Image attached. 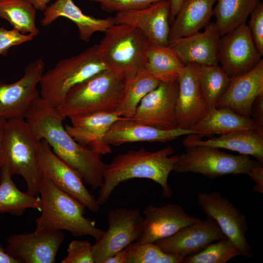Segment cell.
<instances>
[{
	"label": "cell",
	"mask_w": 263,
	"mask_h": 263,
	"mask_svg": "<svg viewBox=\"0 0 263 263\" xmlns=\"http://www.w3.org/2000/svg\"><path fill=\"white\" fill-rule=\"evenodd\" d=\"M30 2L36 10L44 12L48 7L47 4L51 0H25Z\"/></svg>",
	"instance_id": "obj_45"
},
{
	"label": "cell",
	"mask_w": 263,
	"mask_h": 263,
	"mask_svg": "<svg viewBox=\"0 0 263 263\" xmlns=\"http://www.w3.org/2000/svg\"><path fill=\"white\" fill-rule=\"evenodd\" d=\"M0 263H20L19 261L7 253L0 244Z\"/></svg>",
	"instance_id": "obj_44"
},
{
	"label": "cell",
	"mask_w": 263,
	"mask_h": 263,
	"mask_svg": "<svg viewBox=\"0 0 263 263\" xmlns=\"http://www.w3.org/2000/svg\"><path fill=\"white\" fill-rule=\"evenodd\" d=\"M5 120L0 118V166L1 165V147Z\"/></svg>",
	"instance_id": "obj_46"
},
{
	"label": "cell",
	"mask_w": 263,
	"mask_h": 263,
	"mask_svg": "<svg viewBox=\"0 0 263 263\" xmlns=\"http://www.w3.org/2000/svg\"><path fill=\"white\" fill-rule=\"evenodd\" d=\"M98 53L110 69L127 79L144 66L150 43L139 29L125 24H113L105 32Z\"/></svg>",
	"instance_id": "obj_7"
},
{
	"label": "cell",
	"mask_w": 263,
	"mask_h": 263,
	"mask_svg": "<svg viewBox=\"0 0 263 263\" xmlns=\"http://www.w3.org/2000/svg\"><path fill=\"white\" fill-rule=\"evenodd\" d=\"M42 205L41 215L36 220L37 233L66 230L74 237L88 235L95 241L105 230L95 226V221L84 216L85 206L58 188L47 177L41 178L39 186Z\"/></svg>",
	"instance_id": "obj_3"
},
{
	"label": "cell",
	"mask_w": 263,
	"mask_h": 263,
	"mask_svg": "<svg viewBox=\"0 0 263 263\" xmlns=\"http://www.w3.org/2000/svg\"><path fill=\"white\" fill-rule=\"evenodd\" d=\"M216 0H184L170 27L169 42L199 32L213 16Z\"/></svg>",
	"instance_id": "obj_25"
},
{
	"label": "cell",
	"mask_w": 263,
	"mask_h": 263,
	"mask_svg": "<svg viewBox=\"0 0 263 263\" xmlns=\"http://www.w3.org/2000/svg\"><path fill=\"white\" fill-rule=\"evenodd\" d=\"M174 149L170 145L156 151L144 148L130 150L116 156L107 164L103 182L96 199L99 205L106 204L113 190L122 182L134 178L153 181L161 187L163 195L172 194L168 183L169 173L178 155H173Z\"/></svg>",
	"instance_id": "obj_2"
},
{
	"label": "cell",
	"mask_w": 263,
	"mask_h": 263,
	"mask_svg": "<svg viewBox=\"0 0 263 263\" xmlns=\"http://www.w3.org/2000/svg\"><path fill=\"white\" fill-rule=\"evenodd\" d=\"M251 116L254 132L263 138V94L255 99L251 108Z\"/></svg>",
	"instance_id": "obj_40"
},
{
	"label": "cell",
	"mask_w": 263,
	"mask_h": 263,
	"mask_svg": "<svg viewBox=\"0 0 263 263\" xmlns=\"http://www.w3.org/2000/svg\"><path fill=\"white\" fill-rule=\"evenodd\" d=\"M178 80L160 82L138 105L132 119L140 123L163 130L178 128L176 104Z\"/></svg>",
	"instance_id": "obj_13"
},
{
	"label": "cell",
	"mask_w": 263,
	"mask_h": 263,
	"mask_svg": "<svg viewBox=\"0 0 263 263\" xmlns=\"http://www.w3.org/2000/svg\"><path fill=\"white\" fill-rule=\"evenodd\" d=\"M261 94H263V59L247 72L231 77L228 88L215 107L228 108L240 115L250 117L253 103Z\"/></svg>",
	"instance_id": "obj_22"
},
{
	"label": "cell",
	"mask_w": 263,
	"mask_h": 263,
	"mask_svg": "<svg viewBox=\"0 0 263 263\" xmlns=\"http://www.w3.org/2000/svg\"><path fill=\"white\" fill-rule=\"evenodd\" d=\"M247 25L251 36L259 53L263 55V3L260 2L250 14Z\"/></svg>",
	"instance_id": "obj_38"
},
{
	"label": "cell",
	"mask_w": 263,
	"mask_h": 263,
	"mask_svg": "<svg viewBox=\"0 0 263 263\" xmlns=\"http://www.w3.org/2000/svg\"><path fill=\"white\" fill-rule=\"evenodd\" d=\"M143 66L159 82H167L177 80L185 65L168 45H157L150 43Z\"/></svg>",
	"instance_id": "obj_28"
},
{
	"label": "cell",
	"mask_w": 263,
	"mask_h": 263,
	"mask_svg": "<svg viewBox=\"0 0 263 263\" xmlns=\"http://www.w3.org/2000/svg\"><path fill=\"white\" fill-rule=\"evenodd\" d=\"M60 17L66 18L77 26L79 38L88 42L95 32H105L114 24L113 17L96 18L83 13L73 0H56L48 6L40 21L42 26H47Z\"/></svg>",
	"instance_id": "obj_24"
},
{
	"label": "cell",
	"mask_w": 263,
	"mask_h": 263,
	"mask_svg": "<svg viewBox=\"0 0 263 263\" xmlns=\"http://www.w3.org/2000/svg\"><path fill=\"white\" fill-rule=\"evenodd\" d=\"M127 263H182V255L166 253L154 243L134 242L126 247Z\"/></svg>",
	"instance_id": "obj_34"
},
{
	"label": "cell",
	"mask_w": 263,
	"mask_h": 263,
	"mask_svg": "<svg viewBox=\"0 0 263 263\" xmlns=\"http://www.w3.org/2000/svg\"><path fill=\"white\" fill-rule=\"evenodd\" d=\"M199 65H185L179 76L176 104L178 128L190 129L207 113L209 108L202 93L198 80Z\"/></svg>",
	"instance_id": "obj_16"
},
{
	"label": "cell",
	"mask_w": 263,
	"mask_h": 263,
	"mask_svg": "<svg viewBox=\"0 0 263 263\" xmlns=\"http://www.w3.org/2000/svg\"><path fill=\"white\" fill-rule=\"evenodd\" d=\"M242 255L238 247L227 238L212 243L200 252L184 258L183 263H225Z\"/></svg>",
	"instance_id": "obj_35"
},
{
	"label": "cell",
	"mask_w": 263,
	"mask_h": 263,
	"mask_svg": "<svg viewBox=\"0 0 263 263\" xmlns=\"http://www.w3.org/2000/svg\"><path fill=\"white\" fill-rule=\"evenodd\" d=\"M225 238L217 223L207 218L154 243L166 253L180 255L185 258L200 252L213 242Z\"/></svg>",
	"instance_id": "obj_17"
},
{
	"label": "cell",
	"mask_w": 263,
	"mask_h": 263,
	"mask_svg": "<svg viewBox=\"0 0 263 263\" xmlns=\"http://www.w3.org/2000/svg\"><path fill=\"white\" fill-rule=\"evenodd\" d=\"M197 201L207 218L217 223L225 237L238 247L242 255L250 258L252 252L246 237V216L218 191L200 193Z\"/></svg>",
	"instance_id": "obj_10"
},
{
	"label": "cell",
	"mask_w": 263,
	"mask_h": 263,
	"mask_svg": "<svg viewBox=\"0 0 263 263\" xmlns=\"http://www.w3.org/2000/svg\"><path fill=\"white\" fill-rule=\"evenodd\" d=\"M198 80L203 95L211 109L226 91L231 77L218 64L199 65Z\"/></svg>",
	"instance_id": "obj_33"
},
{
	"label": "cell",
	"mask_w": 263,
	"mask_h": 263,
	"mask_svg": "<svg viewBox=\"0 0 263 263\" xmlns=\"http://www.w3.org/2000/svg\"><path fill=\"white\" fill-rule=\"evenodd\" d=\"M128 80L111 69L102 71L71 88L56 108L64 119L113 112L123 100Z\"/></svg>",
	"instance_id": "obj_4"
},
{
	"label": "cell",
	"mask_w": 263,
	"mask_h": 263,
	"mask_svg": "<svg viewBox=\"0 0 263 263\" xmlns=\"http://www.w3.org/2000/svg\"><path fill=\"white\" fill-rule=\"evenodd\" d=\"M170 2V13L169 22L170 24L173 22L184 0H169Z\"/></svg>",
	"instance_id": "obj_43"
},
{
	"label": "cell",
	"mask_w": 263,
	"mask_h": 263,
	"mask_svg": "<svg viewBox=\"0 0 263 263\" xmlns=\"http://www.w3.org/2000/svg\"><path fill=\"white\" fill-rule=\"evenodd\" d=\"M122 117L115 112H97L69 117L71 125H65L69 134L77 142L101 155L112 152L104 139L110 126Z\"/></svg>",
	"instance_id": "obj_21"
},
{
	"label": "cell",
	"mask_w": 263,
	"mask_h": 263,
	"mask_svg": "<svg viewBox=\"0 0 263 263\" xmlns=\"http://www.w3.org/2000/svg\"><path fill=\"white\" fill-rule=\"evenodd\" d=\"M260 162H255L247 175L253 180V191L263 193V166Z\"/></svg>",
	"instance_id": "obj_41"
},
{
	"label": "cell",
	"mask_w": 263,
	"mask_h": 263,
	"mask_svg": "<svg viewBox=\"0 0 263 263\" xmlns=\"http://www.w3.org/2000/svg\"><path fill=\"white\" fill-rule=\"evenodd\" d=\"M255 162L247 155H233L218 148L192 146L186 147V151L178 155L173 170L199 173L213 179L228 174H247Z\"/></svg>",
	"instance_id": "obj_8"
},
{
	"label": "cell",
	"mask_w": 263,
	"mask_h": 263,
	"mask_svg": "<svg viewBox=\"0 0 263 263\" xmlns=\"http://www.w3.org/2000/svg\"><path fill=\"white\" fill-rule=\"evenodd\" d=\"M45 63L40 58L30 62L19 80L8 84L0 80V118H24L32 103L40 94L37 89L44 74Z\"/></svg>",
	"instance_id": "obj_12"
},
{
	"label": "cell",
	"mask_w": 263,
	"mask_h": 263,
	"mask_svg": "<svg viewBox=\"0 0 263 263\" xmlns=\"http://www.w3.org/2000/svg\"><path fill=\"white\" fill-rule=\"evenodd\" d=\"M193 133L194 132L190 129L160 130L138 122L132 118L122 117L110 126L104 139L109 145L114 146L143 141L165 143Z\"/></svg>",
	"instance_id": "obj_23"
},
{
	"label": "cell",
	"mask_w": 263,
	"mask_h": 263,
	"mask_svg": "<svg viewBox=\"0 0 263 263\" xmlns=\"http://www.w3.org/2000/svg\"><path fill=\"white\" fill-rule=\"evenodd\" d=\"M128 252L125 247L107 259L104 263H127Z\"/></svg>",
	"instance_id": "obj_42"
},
{
	"label": "cell",
	"mask_w": 263,
	"mask_h": 263,
	"mask_svg": "<svg viewBox=\"0 0 263 263\" xmlns=\"http://www.w3.org/2000/svg\"><path fill=\"white\" fill-rule=\"evenodd\" d=\"M109 227L92 245L94 263H104L117 252L138 241L144 225L143 218L137 208L120 207L109 211Z\"/></svg>",
	"instance_id": "obj_9"
},
{
	"label": "cell",
	"mask_w": 263,
	"mask_h": 263,
	"mask_svg": "<svg viewBox=\"0 0 263 263\" xmlns=\"http://www.w3.org/2000/svg\"><path fill=\"white\" fill-rule=\"evenodd\" d=\"M220 37L215 22L209 23L203 32L169 41L168 45L185 65H218Z\"/></svg>",
	"instance_id": "obj_20"
},
{
	"label": "cell",
	"mask_w": 263,
	"mask_h": 263,
	"mask_svg": "<svg viewBox=\"0 0 263 263\" xmlns=\"http://www.w3.org/2000/svg\"><path fill=\"white\" fill-rule=\"evenodd\" d=\"M65 237L62 231L12 234L4 249L20 263H54Z\"/></svg>",
	"instance_id": "obj_15"
},
{
	"label": "cell",
	"mask_w": 263,
	"mask_h": 263,
	"mask_svg": "<svg viewBox=\"0 0 263 263\" xmlns=\"http://www.w3.org/2000/svg\"><path fill=\"white\" fill-rule=\"evenodd\" d=\"M34 37L32 34H22L14 29L0 27V56H5L11 47L30 41Z\"/></svg>",
	"instance_id": "obj_39"
},
{
	"label": "cell",
	"mask_w": 263,
	"mask_h": 263,
	"mask_svg": "<svg viewBox=\"0 0 263 263\" xmlns=\"http://www.w3.org/2000/svg\"><path fill=\"white\" fill-rule=\"evenodd\" d=\"M36 17V9L25 0H0V18L22 34L38 35Z\"/></svg>",
	"instance_id": "obj_32"
},
{
	"label": "cell",
	"mask_w": 263,
	"mask_h": 263,
	"mask_svg": "<svg viewBox=\"0 0 263 263\" xmlns=\"http://www.w3.org/2000/svg\"><path fill=\"white\" fill-rule=\"evenodd\" d=\"M110 69L94 45L70 57L60 60L43 74L39 82L40 96L56 107L69 90L95 74Z\"/></svg>",
	"instance_id": "obj_6"
},
{
	"label": "cell",
	"mask_w": 263,
	"mask_h": 263,
	"mask_svg": "<svg viewBox=\"0 0 263 263\" xmlns=\"http://www.w3.org/2000/svg\"></svg>",
	"instance_id": "obj_47"
},
{
	"label": "cell",
	"mask_w": 263,
	"mask_h": 263,
	"mask_svg": "<svg viewBox=\"0 0 263 263\" xmlns=\"http://www.w3.org/2000/svg\"><path fill=\"white\" fill-rule=\"evenodd\" d=\"M38 163L41 177L49 179L58 188L79 201L91 211H98L100 205L86 188L80 175L56 155L44 140L41 141Z\"/></svg>",
	"instance_id": "obj_11"
},
{
	"label": "cell",
	"mask_w": 263,
	"mask_h": 263,
	"mask_svg": "<svg viewBox=\"0 0 263 263\" xmlns=\"http://www.w3.org/2000/svg\"><path fill=\"white\" fill-rule=\"evenodd\" d=\"M62 263H94L92 245L89 240H75L69 244Z\"/></svg>",
	"instance_id": "obj_36"
},
{
	"label": "cell",
	"mask_w": 263,
	"mask_h": 263,
	"mask_svg": "<svg viewBox=\"0 0 263 263\" xmlns=\"http://www.w3.org/2000/svg\"><path fill=\"white\" fill-rule=\"evenodd\" d=\"M159 82L143 66L128 79L123 100L114 112L121 117L133 118L141 100Z\"/></svg>",
	"instance_id": "obj_31"
},
{
	"label": "cell",
	"mask_w": 263,
	"mask_h": 263,
	"mask_svg": "<svg viewBox=\"0 0 263 263\" xmlns=\"http://www.w3.org/2000/svg\"><path fill=\"white\" fill-rule=\"evenodd\" d=\"M98 3L101 8L108 12L116 13L147 7L165 0H90Z\"/></svg>",
	"instance_id": "obj_37"
},
{
	"label": "cell",
	"mask_w": 263,
	"mask_h": 263,
	"mask_svg": "<svg viewBox=\"0 0 263 263\" xmlns=\"http://www.w3.org/2000/svg\"><path fill=\"white\" fill-rule=\"evenodd\" d=\"M24 119L38 138L46 141L53 152L87 184L93 189L101 186L107 165L102 155L73 139L63 125L65 119L56 107L39 96L32 103Z\"/></svg>",
	"instance_id": "obj_1"
},
{
	"label": "cell",
	"mask_w": 263,
	"mask_h": 263,
	"mask_svg": "<svg viewBox=\"0 0 263 263\" xmlns=\"http://www.w3.org/2000/svg\"><path fill=\"white\" fill-rule=\"evenodd\" d=\"M260 0H216L213 15L221 36L233 30L245 21Z\"/></svg>",
	"instance_id": "obj_30"
},
{
	"label": "cell",
	"mask_w": 263,
	"mask_h": 263,
	"mask_svg": "<svg viewBox=\"0 0 263 263\" xmlns=\"http://www.w3.org/2000/svg\"><path fill=\"white\" fill-rule=\"evenodd\" d=\"M145 215L140 243H154L170 236L182 228L200 219L192 216L177 204L161 207L150 205L143 211Z\"/></svg>",
	"instance_id": "obj_19"
},
{
	"label": "cell",
	"mask_w": 263,
	"mask_h": 263,
	"mask_svg": "<svg viewBox=\"0 0 263 263\" xmlns=\"http://www.w3.org/2000/svg\"><path fill=\"white\" fill-rule=\"evenodd\" d=\"M182 144L185 147L200 145L225 149L252 156L263 163V138L254 131L234 132L207 140H202L193 134H188Z\"/></svg>",
	"instance_id": "obj_26"
},
{
	"label": "cell",
	"mask_w": 263,
	"mask_h": 263,
	"mask_svg": "<svg viewBox=\"0 0 263 263\" xmlns=\"http://www.w3.org/2000/svg\"><path fill=\"white\" fill-rule=\"evenodd\" d=\"M12 176L6 168L0 167V213L20 216L29 208L41 212L40 198L20 191L12 181Z\"/></svg>",
	"instance_id": "obj_29"
},
{
	"label": "cell",
	"mask_w": 263,
	"mask_h": 263,
	"mask_svg": "<svg viewBox=\"0 0 263 263\" xmlns=\"http://www.w3.org/2000/svg\"><path fill=\"white\" fill-rule=\"evenodd\" d=\"M190 130L200 137L237 132L254 131L250 117L243 116L226 108L209 109L206 115Z\"/></svg>",
	"instance_id": "obj_27"
},
{
	"label": "cell",
	"mask_w": 263,
	"mask_h": 263,
	"mask_svg": "<svg viewBox=\"0 0 263 263\" xmlns=\"http://www.w3.org/2000/svg\"><path fill=\"white\" fill-rule=\"evenodd\" d=\"M169 13V0H165L144 8L117 12L113 18L115 24L139 29L151 44L166 46L170 32Z\"/></svg>",
	"instance_id": "obj_18"
},
{
	"label": "cell",
	"mask_w": 263,
	"mask_h": 263,
	"mask_svg": "<svg viewBox=\"0 0 263 263\" xmlns=\"http://www.w3.org/2000/svg\"><path fill=\"white\" fill-rule=\"evenodd\" d=\"M222 36L218 61L230 77L247 72L262 59L245 23Z\"/></svg>",
	"instance_id": "obj_14"
},
{
	"label": "cell",
	"mask_w": 263,
	"mask_h": 263,
	"mask_svg": "<svg viewBox=\"0 0 263 263\" xmlns=\"http://www.w3.org/2000/svg\"><path fill=\"white\" fill-rule=\"evenodd\" d=\"M41 140L24 118L6 120L1 147V165L12 175L21 176L27 192L39 194L41 180L38 153Z\"/></svg>",
	"instance_id": "obj_5"
}]
</instances>
